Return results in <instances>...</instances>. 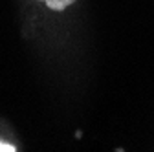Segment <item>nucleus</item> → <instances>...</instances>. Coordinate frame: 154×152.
<instances>
[{
    "instance_id": "nucleus-1",
    "label": "nucleus",
    "mask_w": 154,
    "mask_h": 152,
    "mask_svg": "<svg viewBox=\"0 0 154 152\" xmlns=\"http://www.w3.org/2000/svg\"><path fill=\"white\" fill-rule=\"evenodd\" d=\"M41 2H44L51 11H64L66 8H70L75 0H41Z\"/></svg>"
},
{
    "instance_id": "nucleus-2",
    "label": "nucleus",
    "mask_w": 154,
    "mask_h": 152,
    "mask_svg": "<svg viewBox=\"0 0 154 152\" xmlns=\"http://www.w3.org/2000/svg\"><path fill=\"white\" fill-rule=\"evenodd\" d=\"M17 148L9 143H4V141H0V152H15Z\"/></svg>"
}]
</instances>
